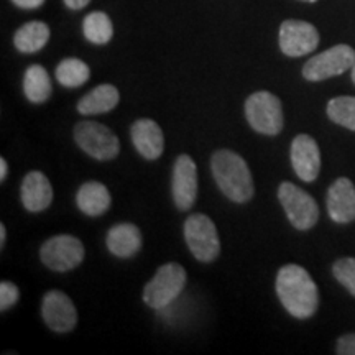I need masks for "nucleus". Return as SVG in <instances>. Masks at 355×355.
<instances>
[{
    "mask_svg": "<svg viewBox=\"0 0 355 355\" xmlns=\"http://www.w3.org/2000/svg\"><path fill=\"white\" fill-rule=\"evenodd\" d=\"M336 352L340 355H355V334H344L337 340Z\"/></svg>",
    "mask_w": 355,
    "mask_h": 355,
    "instance_id": "nucleus-27",
    "label": "nucleus"
},
{
    "mask_svg": "<svg viewBox=\"0 0 355 355\" xmlns=\"http://www.w3.org/2000/svg\"><path fill=\"white\" fill-rule=\"evenodd\" d=\"M350 71H352V81H354V84H355V63H354L352 69H350Z\"/></svg>",
    "mask_w": 355,
    "mask_h": 355,
    "instance_id": "nucleus-32",
    "label": "nucleus"
},
{
    "mask_svg": "<svg viewBox=\"0 0 355 355\" xmlns=\"http://www.w3.org/2000/svg\"><path fill=\"white\" fill-rule=\"evenodd\" d=\"M184 241L194 259L211 263L220 254V241L216 224L206 214H191L184 222Z\"/></svg>",
    "mask_w": 355,
    "mask_h": 355,
    "instance_id": "nucleus-5",
    "label": "nucleus"
},
{
    "mask_svg": "<svg viewBox=\"0 0 355 355\" xmlns=\"http://www.w3.org/2000/svg\"><path fill=\"white\" fill-rule=\"evenodd\" d=\"M121 94L119 89L112 84H101L89 91L81 101L78 102V112L83 115H99L107 114L117 107Z\"/></svg>",
    "mask_w": 355,
    "mask_h": 355,
    "instance_id": "nucleus-19",
    "label": "nucleus"
},
{
    "mask_svg": "<svg viewBox=\"0 0 355 355\" xmlns=\"http://www.w3.org/2000/svg\"><path fill=\"white\" fill-rule=\"evenodd\" d=\"M91 78V69L79 58H66L56 66V79L64 87H81Z\"/></svg>",
    "mask_w": 355,
    "mask_h": 355,
    "instance_id": "nucleus-23",
    "label": "nucleus"
},
{
    "mask_svg": "<svg viewBox=\"0 0 355 355\" xmlns=\"http://www.w3.org/2000/svg\"><path fill=\"white\" fill-rule=\"evenodd\" d=\"M186 279L188 275L183 265L175 261L162 265L144 288V303L153 309L166 308L184 290Z\"/></svg>",
    "mask_w": 355,
    "mask_h": 355,
    "instance_id": "nucleus-4",
    "label": "nucleus"
},
{
    "mask_svg": "<svg viewBox=\"0 0 355 355\" xmlns=\"http://www.w3.org/2000/svg\"><path fill=\"white\" fill-rule=\"evenodd\" d=\"M243 112L248 125L261 135H278L285 125L282 101L270 91H257L248 96Z\"/></svg>",
    "mask_w": 355,
    "mask_h": 355,
    "instance_id": "nucleus-3",
    "label": "nucleus"
},
{
    "mask_svg": "<svg viewBox=\"0 0 355 355\" xmlns=\"http://www.w3.org/2000/svg\"><path fill=\"white\" fill-rule=\"evenodd\" d=\"M279 303L296 319H309L318 311L319 291L314 279L300 265H285L275 282Z\"/></svg>",
    "mask_w": 355,
    "mask_h": 355,
    "instance_id": "nucleus-1",
    "label": "nucleus"
},
{
    "mask_svg": "<svg viewBox=\"0 0 355 355\" xmlns=\"http://www.w3.org/2000/svg\"><path fill=\"white\" fill-rule=\"evenodd\" d=\"M8 175V165L6 158H0V181H6Z\"/></svg>",
    "mask_w": 355,
    "mask_h": 355,
    "instance_id": "nucleus-30",
    "label": "nucleus"
},
{
    "mask_svg": "<svg viewBox=\"0 0 355 355\" xmlns=\"http://www.w3.org/2000/svg\"><path fill=\"white\" fill-rule=\"evenodd\" d=\"M20 199L28 212H42L53 202V186L42 171H30L20 186Z\"/></svg>",
    "mask_w": 355,
    "mask_h": 355,
    "instance_id": "nucleus-16",
    "label": "nucleus"
},
{
    "mask_svg": "<svg viewBox=\"0 0 355 355\" xmlns=\"http://www.w3.org/2000/svg\"><path fill=\"white\" fill-rule=\"evenodd\" d=\"M74 140L83 152L97 162H112L121 153V141L117 135L99 122H79L74 127Z\"/></svg>",
    "mask_w": 355,
    "mask_h": 355,
    "instance_id": "nucleus-6",
    "label": "nucleus"
},
{
    "mask_svg": "<svg viewBox=\"0 0 355 355\" xmlns=\"http://www.w3.org/2000/svg\"><path fill=\"white\" fill-rule=\"evenodd\" d=\"M63 2L66 7L71 8V10H81V8L89 6L91 0H63Z\"/></svg>",
    "mask_w": 355,
    "mask_h": 355,
    "instance_id": "nucleus-29",
    "label": "nucleus"
},
{
    "mask_svg": "<svg viewBox=\"0 0 355 355\" xmlns=\"http://www.w3.org/2000/svg\"><path fill=\"white\" fill-rule=\"evenodd\" d=\"M17 7L26 8V10H32V8H38L44 3V0H12Z\"/></svg>",
    "mask_w": 355,
    "mask_h": 355,
    "instance_id": "nucleus-28",
    "label": "nucleus"
},
{
    "mask_svg": "<svg viewBox=\"0 0 355 355\" xmlns=\"http://www.w3.org/2000/svg\"><path fill=\"white\" fill-rule=\"evenodd\" d=\"M354 63V48H350L349 44H336L306 61L303 66V78L311 83L324 81V79L340 76L345 71L352 69Z\"/></svg>",
    "mask_w": 355,
    "mask_h": 355,
    "instance_id": "nucleus-9",
    "label": "nucleus"
},
{
    "mask_svg": "<svg viewBox=\"0 0 355 355\" xmlns=\"http://www.w3.org/2000/svg\"><path fill=\"white\" fill-rule=\"evenodd\" d=\"M109 252L119 259H130L137 255L141 248V232L135 224L121 222L109 229L105 237Z\"/></svg>",
    "mask_w": 355,
    "mask_h": 355,
    "instance_id": "nucleus-17",
    "label": "nucleus"
},
{
    "mask_svg": "<svg viewBox=\"0 0 355 355\" xmlns=\"http://www.w3.org/2000/svg\"><path fill=\"white\" fill-rule=\"evenodd\" d=\"M278 199L285 209L288 220L298 230H309L319 219L318 202L304 189L285 181L278 188Z\"/></svg>",
    "mask_w": 355,
    "mask_h": 355,
    "instance_id": "nucleus-8",
    "label": "nucleus"
},
{
    "mask_svg": "<svg viewBox=\"0 0 355 355\" xmlns=\"http://www.w3.org/2000/svg\"><path fill=\"white\" fill-rule=\"evenodd\" d=\"M300 2H306V3H314V2H318V0H300Z\"/></svg>",
    "mask_w": 355,
    "mask_h": 355,
    "instance_id": "nucleus-33",
    "label": "nucleus"
},
{
    "mask_svg": "<svg viewBox=\"0 0 355 355\" xmlns=\"http://www.w3.org/2000/svg\"><path fill=\"white\" fill-rule=\"evenodd\" d=\"M327 117L337 125L355 132V97L340 96L327 102Z\"/></svg>",
    "mask_w": 355,
    "mask_h": 355,
    "instance_id": "nucleus-24",
    "label": "nucleus"
},
{
    "mask_svg": "<svg viewBox=\"0 0 355 355\" xmlns=\"http://www.w3.org/2000/svg\"><path fill=\"white\" fill-rule=\"evenodd\" d=\"M84 250L83 242L69 234H60L48 239L40 248V259L46 268L53 272H69L83 263Z\"/></svg>",
    "mask_w": 355,
    "mask_h": 355,
    "instance_id": "nucleus-7",
    "label": "nucleus"
},
{
    "mask_svg": "<svg viewBox=\"0 0 355 355\" xmlns=\"http://www.w3.org/2000/svg\"><path fill=\"white\" fill-rule=\"evenodd\" d=\"M76 204L79 211L89 217H99L109 211L112 198L107 186L101 181H86L79 186L76 193Z\"/></svg>",
    "mask_w": 355,
    "mask_h": 355,
    "instance_id": "nucleus-18",
    "label": "nucleus"
},
{
    "mask_svg": "<svg viewBox=\"0 0 355 355\" xmlns=\"http://www.w3.org/2000/svg\"><path fill=\"white\" fill-rule=\"evenodd\" d=\"M53 86L48 71L42 64H32L25 71L24 94L32 104H43L51 97Z\"/></svg>",
    "mask_w": 355,
    "mask_h": 355,
    "instance_id": "nucleus-21",
    "label": "nucleus"
},
{
    "mask_svg": "<svg viewBox=\"0 0 355 355\" xmlns=\"http://www.w3.org/2000/svg\"><path fill=\"white\" fill-rule=\"evenodd\" d=\"M20 290L15 283L2 282L0 283V311H7L19 303Z\"/></svg>",
    "mask_w": 355,
    "mask_h": 355,
    "instance_id": "nucleus-26",
    "label": "nucleus"
},
{
    "mask_svg": "<svg viewBox=\"0 0 355 355\" xmlns=\"http://www.w3.org/2000/svg\"><path fill=\"white\" fill-rule=\"evenodd\" d=\"M48 40H50V26L44 21L33 20L21 25L17 30L15 37H13V44L20 53L30 55V53H37L46 46Z\"/></svg>",
    "mask_w": 355,
    "mask_h": 355,
    "instance_id": "nucleus-20",
    "label": "nucleus"
},
{
    "mask_svg": "<svg viewBox=\"0 0 355 355\" xmlns=\"http://www.w3.org/2000/svg\"><path fill=\"white\" fill-rule=\"evenodd\" d=\"M43 321L53 332L66 334L76 327L78 311L66 293L51 290L43 296L42 301Z\"/></svg>",
    "mask_w": 355,
    "mask_h": 355,
    "instance_id": "nucleus-11",
    "label": "nucleus"
},
{
    "mask_svg": "<svg viewBox=\"0 0 355 355\" xmlns=\"http://www.w3.org/2000/svg\"><path fill=\"white\" fill-rule=\"evenodd\" d=\"M279 50L290 58L309 55L318 48L319 32L316 26L303 20H285L279 26Z\"/></svg>",
    "mask_w": 355,
    "mask_h": 355,
    "instance_id": "nucleus-10",
    "label": "nucleus"
},
{
    "mask_svg": "<svg viewBox=\"0 0 355 355\" xmlns=\"http://www.w3.org/2000/svg\"><path fill=\"white\" fill-rule=\"evenodd\" d=\"M327 212L337 224L355 220V186L349 178H337L327 191Z\"/></svg>",
    "mask_w": 355,
    "mask_h": 355,
    "instance_id": "nucleus-14",
    "label": "nucleus"
},
{
    "mask_svg": "<svg viewBox=\"0 0 355 355\" xmlns=\"http://www.w3.org/2000/svg\"><path fill=\"white\" fill-rule=\"evenodd\" d=\"M332 273L337 282L347 290L350 295L355 296V259L344 257L339 259L332 266Z\"/></svg>",
    "mask_w": 355,
    "mask_h": 355,
    "instance_id": "nucleus-25",
    "label": "nucleus"
},
{
    "mask_svg": "<svg viewBox=\"0 0 355 355\" xmlns=\"http://www.w3.org/2000/svg\"><path fill=\"white\" fill-rule=\"evenodd\" d=\"M6 239H7V229L6 225L0 224V247L3 248V245H6Z\"/></svg>",
    "mask_w": 355,
    "mask_h": 355,
    "instance_id": "nucleus-31",
    "label": "nucleus"
},
{
    "mask_svg": "<svg viewBox=\"0 0 355 355\" xmlns=\"http://www.w3.org/2000/svg\"><path fill=\"white\" fill-rule=\"evenodd\" d=\"M84 37L92 44H107L114 37V25L105 12H91L83 21Z\"/></svg>",
    "mask_w": 355,
    "mask_h": 355,
    "instance_id": "nucleus-22",
    "label": "nucleus"
},
{
    "mask_svg": "<svg viewBox=\"0 0 355 355\" xmlns=\"http://www.w3.org/2000/svg\"><path fill=\"white\" fill-rule=\"evenodd\" d=\"M133 146L145 159H158L165 150V137L162 127L152 119H139L130 128Z\"/></svg>",
    "mask_w": 355,
    "mask_h": 355,
    "instance_id": "nucleus-15",
    "label": "nucleus"
},
{
    "mask_svg": "<svg viewBox=\"0 0 355 355\" xmlns=\"http://www.w3.org/2000/svg\"><path fill=\"white\" fill-rule=\"evenodd\" d=\"M211 171L222 194L232 202L245 204L254 198L252 171L239 153L232 150H217L211 158Z\"/></svg>",
    "mask_w": 355,
    "mask_h": 355,
    "instance_id": "nucleus-2",
    "label": "nucleus"
},
{
    "mask_svg": "<svg viewBox=\"0 0 355 355\" xmlns=\"http://www.w3.org/2000/svg\"><path fill=\"white\" fill-rule=\"evenodd\" d=\"M291 165L296 176L306 183H313L321 171V152L313 137L301 133L291 141Z\"/></svg>",
    "mask_w": 355,
    "mask_h": 355,
    "instance_id": "nucleus-13",
    "label": "nucleus"
},
{
    "mask_svg": "<svg viewBox=\"0 0 355 355\" xmlns=\"http://www.w3.org/2000/svg\"><path fill=\"white\" fill-rule=\"evenodd\" d=\"M171 193L180 211H189L198 198V166L189 155H180L173 166Z\"/></svg>",
    "mask_w": 355,
    "mask_h": 355,
    "instance_id": "nucleus-12",
    "label": "nucleus"
}]
</instances>
